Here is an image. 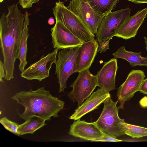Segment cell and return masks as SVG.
Listing matches in <instances>:
<instances>
[{"label": "cell", "mask_w": 147, "mask_h": 147, "mask_svg": "<svg viewBox=\"0 0 147 147\" xmlns=\"http://www.w3.org/2000/svg\"><path fill=\"white\" fill-rule=\"evenodd\" d=\"M147 14V7L130 16L120 24L116 31L115 36L126 40L135 37Z\"/></svg>", "instance_id": "12"}, {"label": "cell", "mask_w": 147, "mask_h": 147, "mask_svg": "<svg viewBox=\"0 0 147 147\" xmlns=\"http://www.w3.org/2000/svg\"><path fill=\"white\" fill-rule=\"evenodd\" d=\"M79 73L76 80L70 85L73 89L68 94V97L73 102H78V107L90 96L96 87L98 86L96 75L92 74L89 68Z\"/></svg>", "instance_id": "6"}, {"label": "cell", "mask_w": 147, "mask_h": 147, "mask_svg": "<svg viewBox=\"0 0 147 147\" xmlns=\"http://www.w3.org/2000/svg\"><path fill=\"white\" fill-rule=\"evenodd\" d=\"M67 7L80 19L92 33L97 34L103 17L98 15L86 0H71Z\"/></svg>", "instance_id": "8"}, {"label": "cell", "mask_w": 147, "mask_h": 147, "mask_svg": "<svg viewBox=\"0 0 147 147\" xmlns=\"http://www.w3.org/2000/svg\"><path fill=\"white\" fill-rule=\"evenodd\" d=\"M68 134L70 135L87 140L98 138L105 135L95 122L88 123L80 119L70 125Z\"/></svg>", "instance_id": "16"}, {"label": "cell", "mask_w": 147, "mask_h": 147, "mask_svg": "<svg viewBox=\"0 0 147 147\" xmlns=\"http://www.w3.org/2000/svg\"><path fill=\"white\" fill-rule=\"evenodd\" d=\"M45 121V120L37 117H30L24 123L19 125L18 129V136L33 134L46 125Z\"/></svg>", "instance_id": "19"}, {"label": "cell", "mask_w": 147, "mask_h": 147, "mask_svg": "<svg viewBox=\"0 0 147 147\" xmlns=\"http://www.w3.org/2000/svg\"><path fill=\"white\" fill-rule=\"evenodd\" d=\"M66 1H67V0H66Z\"/></svg>", "instance_id": "34"}, {"label": "cell", "mask_w": 147, "mask_h": 147, "mask_svg": "<svg viewBox=\"0 0 147 147\" xmlns=\"http://www.w3.org/2000/svg\"><path fill=\"white\" fill-rule=\"evenodd\" d=\"M58 51V50L55 49L51 53L42 57L22 72L21 76L28 80H36L40 81L49 77L52 64L56 62Z\"/></svg>", "instance_id": "9"}, {"label": "cell", "mask_w": 147, "mask_h": 147, "mask_svg": "<svg viewBox=\"0 0 147 147\" xmlns=\"http://www.w3.org/2000/svg\"><path fill=\"white\" fill-rule=\"evenodd\" d=\"M91 141L94 142H119L123 141L116 138H113L105 135L102 137L90 140Z\"/></svg>", "instance_id": "23"}, {"label": "cell", "mask_w": 147, "mask_h": 147, "mask_svg": "<svg viewBox=\"0 0 147 147\" xmlns=\"http://www.w3.org/2000/svg\"><path fill=\"white\" fill-rule=\"evenodd\" d=\"M39 0H37L38 1H38H39Z\"/></svg>", "instance_id": "33"}, {"label": "cell", "mask_w": 147, "mask_h": 147, "mask_svg": "<svg viewBox=\"0 0 147 147\" xmlns=\"http://www.w3.org/2000/svg\"><path fill=\"white\" fill-rule=\"evenodd\" d=\"M56 21L61 22L83 43L91 41L95 35L77 16L59 1L53 9Z\"/></svg>", "instance_id": "3"}, {"label": "cell", "mask_w": 147, "mask_h": 147, "mask_svg": "<svg viewBox=\"0 0 147 147\" xmlns=\"http://www.w3.org/2000/svg\"><path fill=\"white\" fill-rule=\"evenodd\" d=\"M48 23L50 25H52L54 24L55 23V20L53 17H50L48 20Z\"/></svg>", "instance_id": "30"}, {"label": "cell", "mask_w": 147, "mask_h": 147, "mask_svg": "<svg viewBox=\"0 0 147 147\" xmlns=\"http://www.w3.org/2000/svg\"><path fill=\"white\" fill-rule=\"evenodd\" d=\"M131 11L126 8L111 11L103 17L96 35L98 42L112 39L120 24L130 16Z\"/></svg>", "instance_id": "7"}, {"label": "cell", "mask_w": 147, "mask_h": 147, "mask_svg": "<svg viewBox=\"0 0 147 147\" xmlns=\"http://www.w3.org/2000/svg\"><path fill=\"white\" fill-rule=\"evenodd\" d=\"M144 42L146 45L145 49L147 51V37H144Z\"/></svg>", "instance_id": "31"}, {"label": "cell", "mask_w": 147, "mask_h": 147, "mask_svg": "<svg viewBox=\"0 0 147 147\" xmlns=\"http://www.w3.org/2000/svg\"><path fill=\"white\" fill-rule=\"evenodd\" d=\"M145 77V73L142 70H132L129 73L125 81L118 89L117 96L120 103L119 109H123L125 102L138 91Z\"/></svg>", "instance_id": "10"}, {"label": "cell", "mask_w": 147, "mask_h": 147, "mask_svg": "<svg viewBox=\"0 0 147 147\" xmlns=\"http://www.w3.org/2000/svg\"><path fill=\"white\" fill-rule=\"evenodd\" d=\"M138 91L144 94H147V78L143 80Z\"/></svg>", "instance_id": "26"}, {"label": "cell", "mask_w": 147, "mask_h": 147, "mask_svg": "<svg viewBox=\"0 0 147 147\" xmlns=\"http://www.w3.org/2000/svg\"><path fill=\"white\" fill-rule=\"evenodd\" d=\"M126 134L133 138H139L147 136V128L126 123L121 122L119 125Z\"/></svg>", "instance_id": "21"}, {"label": "cell", "mask_w": 147, "mask_h": 147, "mask_svg": "<svg viewBox=\"0 0 147 147\" xmlns=\"http://www.w3.org/2000/svg\"><path fill=\"white\" fill-rule=\"evenodd\" d=\"M141 53H135L127 51L125 46L119 48L113 54L114 58H121L128 61L132 67L136 66H147V57H142Z\"/></svg>", "instance_id": "17"}, {"label": "cell", "mask_w": 147, "mask_h": 147, "mask_svg": "<svg viewBox=\"0 0 147 147\" xmlns=\"http://www.w3.org/2000/svg\"><path fill=\"white\" fill-rule=\"evenodd\" d=\"M111 96L109 92L100 88L93 92L85 101L78 106L69 117L70 119L77 120L98 107Z\"/></svg>", "instance_id": "13"}, {"label": "cell", "mask_w": 147, "mask_h": 147, "mask_svg": "<svg viewBox=\"0 0 147 147\" xmlns=\"http://www.w3.org/2000/svg\"><path fill=\"white\" fill-rule=\"evenodd\" d=\"M25 17L24 22V28L20 42L18 59L20 61L19 69L21 72L24 70L27 61L26 60V55L28 50L27 40L28 37L29 30L28 26L29 25L30 19L28 12H25Z\"/></svg>", "instance_id": "18"}, {"label": "cell", "mask_w": 147, "mask_h": 147, "mask_svg": "<svg viewBox=\"0 0 147 147\" xmlns=\"http://www.w3.org/2000/svg\"><path fill=\"white\" fill-rule=\"evenodd\" d=\"M110 40L101 41L99 42L98 51L100 53L105 52L109 49V42Z\"/></svg>", "instance_id": "24"}, {"label": "cell", "mask_w": 147, "mask_h": 147, "mask_svg": "<svg viewBox=\"0 0 147 147\" xmlns=\"http://www.w3.org/2000/svg\"><path fill=\"white\" fill-rule=\"evenodd\" d=\"M140 106L142 108L147 107V96L142 98L139 102Z\"/></svg>", "instance_id": "28"}, {"label": "cell", "mask_w": 147, "mask_h": 147, "mask_svg": "<svg viewBox=\"0 0 147 147\" xmlns=\"http://www.w3.org/2000/svg\"><path fill=\"white\" fill-rule=\"evenodd\" d=\"M17 103L24 108L23 112H18L22 119L27 120L35 116L49 121L51 117H57L58 113L63 108L65 102L53 96L44 87L36 90L22 91L16 93L11 98Z\"/></svg>", "instance_id": "2"}, {"label": "cell", "mask_w": 147, "mask_h": 147, "mask_svg": "<svg viewBox=\"0 0 147 147\" xmlns=\"http://www.w3.org/2000/svg\"><path fill=\"white\" fill-rule=\"evenodd\" d=\"M38 2L37 0H19V3L23 8L31 7L33 4Z\"/></svg>", "instance_id": "25"}, {"label": "cell", "mask_w": 147, "mask_h": 147, "mask_svg": "<svg viewBox=\"0 0 147 147\" xmlns=\"http://www.w3.org/2000/svg\"><path fill=\"white\" fill-rule=\"evenodd\" d=\"M118 100L114 102L111 96L106 99L101 114L95 122L100 130L105 135L116 138L125 134L119 125L125 122L118 115L119 108L117 106Z\"/></svg>", "instance_id": "4"}, {"label": "cell", "mask_w": 147, "mask_h": 147, "mask_svg": "<svg viewBox=\"0 0 147 147\" xmlns=\"http://www.w3.org/2000/svg\"><path fill=\"white\" fill-rule=\"evenodd\" d=\"M97 41L94 38L82 43L79 47L76 59L77 72L89 69L91 67L98 52L99 45Z\"/></svg>", "instance_id": "15"}, {"label": "cell", "mask_w": 147, "mask_h": 147, "mask_svg": "<svg viewBox=\"0 0 147 147\" xmlns=\"http://www.w3.org/2000/svg\"><path fill=\"white\" fill-rule=\"evenodd\" d=\"M25 14L19 9L17 4L8 7L0 19V47L5 71V79L14 78L15 63L18 59Z\"/></svg>", "instance_id": "1"}, {"label": "cell", "mask_w": 147, "mask_h": 147, "mask_svg": "<svg viewBox=\"0 0 147 147\" xmlns=\"http://www.w3.org/2000/svg\"><path fill=\"white\" fill-rule=\"evenodd\" d=\"M79 47L63 49L57 53L55 74L59 85V92L64 91L69 77L77 72L76 59Z\"/></svg>", "instance_id": "5"}, {"label": "cell", "mask_w": 147, "mask_h": 147, "mask_svg": "<svg viewBox=\"0 0 147 147\" xmlns=\"http://www.w3.org/2000/svg\"><path fill=\"white\" fill-rule=\"evenodd\" d=\"M5 0H0V2L2 3Z\"/></svg>", "instance_id": "32"}, {"label": "cell", "mask_w": 147, "mask_h": 147, "mask_svg": "<svg viewBox=\"0 0 147 147\" xmlns=\"http://www.w3.org/2000/svg\"><path fill=\"white\" fill-rule=\"evenodd\" d=\"M135 3H147V0H127Z\"/></svg>", "instance_id": "29"}, {"label": "cell", "mask_w": 147, "mask_h": 147, "mask_svg": "<svg viewBox=\"0 0 147 147\" xmlns=\"http://www.w3.org/2000/svg\"><path fill=\"white\" fill-rule=\"evenodd\" d=\"M118 68L117 59L105 62L96 75L98 85L109 92L115 89V78Z\"/></svg>", "instance_id": "14"}, {"label": "cell", "mask_w": 147, "mask_h": 147, "mask_svg": "<svg viewBox=\"0 0 147 147\" xmlns=\"http://www.w3.org/2000/svg\"><path fill=\"white\" fill-rule=\"evenodd\" d=\"M94 10L104 17L114 9L119 0H86Z\"/></svg>", "instance_id": "20"}, {"label": "cell", "mask_w": 147, "mask_h": 147, "mask_svg": "<svg viewBox=\"0 0 147 147\" xmlns=\"http://www.w3.org/2000/svg\"><path fill=\"white\" fill-rule=\"evenodd\" d=\"M56 22L51 30L53 48L59 50L80 47L82 42L61 22Z\"/></svg>", "instance_id": "11"}, {"label": "cell", "mask_w": 147, "mask_h": 147, "mask_svg": "<svg viewBox=\"0 0 147 147\" xmlns=\"http://www.w3.org/2000/svg\"><path fill=\"white\" fill-rule=\"evenodd\" d=\"M0 122L6 129L18 135V129L19 125L17 123L9 120L5 117L1 118Z\"/></svg>", "instance_id": "22"}, {"label": "cell", "mask_w": 147, "mask_h": 147, "mask_svg": "<svg viewBox=\"0 0 147 147\" xmlns=\"http://www.w3.org/2000/svg\"><path fill=\"white\" fill-rule=\"evenodd\" d=\"M5 76V71L3 63L1 60L0 61V81L3 82V79Z\"/></svg>", "instance_id": "27"}]
</instances>
